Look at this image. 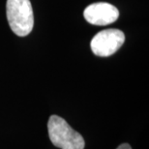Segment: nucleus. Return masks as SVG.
Returning a JSON list of instances; mask_svg holds the SVG:
<instances>
[{
  "instance_id": "1",
  "label": "nucleus",
  "mask_w": 149,
  "mask_h": 149,
  "mask_svg": "<svg viewBox=\"0 0 149 149\" xmlns=\"http://www.w3.org/2000/svg\"><path fill=\"white\" fill-rule=\"evenodd\" d=\"M6 14L9 25L17 36L25 37L34 26V15L29 0H7Z\"/></svg>"
},
{
  "instance_id": "5",
  "label": "nucleus",
  "mask_w": 149,
  "mask_h": 149,
  "mask_svg": "<svg viewBox=\"0 0 149 149\" xmlns=\"http://www.w3.org/2000/svg\"><path fill=\"white\" fill-rule=\"evenodd\" d=\"M116 149H132V147H131V145L128 143H122Z\"/></svg>"
},
{
  "instance_id": "4",
  "label": "nucleus",
  "mask_w": 149,
  "mask_h": 149,
  "mask_svg": "<svg viewBox=\"0 0 149 149\" xmlns=\"http://www.w3.org/2000/svg\"><path fill=\"white\" fill-rule=\"evenodd\" d=\"M86 22L94 25H108L117 20L118 9L107 2H98L87 6L83 12Z\"/></svg>"
},
{
  "instance_id": "3",
  "label": "nucleus",
  "mask_w": 149,
  "mask_h": 149,
  "mask_svg": "<svg viewBox=\"0 0 149 149\" xmlns=\"http://www.w3.org/2000/svg\"><path fill=\"white\" fill-rule=\"evenodd\" d=\"M125 35L119 29H106L99 32L90 42V47L95 55L108 57L122 47Z\"/></svg>"
},
{
  "instance_id": "2",
  "label": "nucleus",
  "mask_w": 149,
  "mask_h": 149,
  "mask_svg": "<svg viewBox=\"0 0 149 149\" xmlns=\"http://www.w3.org/2000/svg\"><path fill=\"white\" fill-rule=\"evenodd\" d=\"M49 139L60 149H84L82 136L74 131L66 120L58 115H52L47 122Z\"/></svg>"
}]
</instances>
